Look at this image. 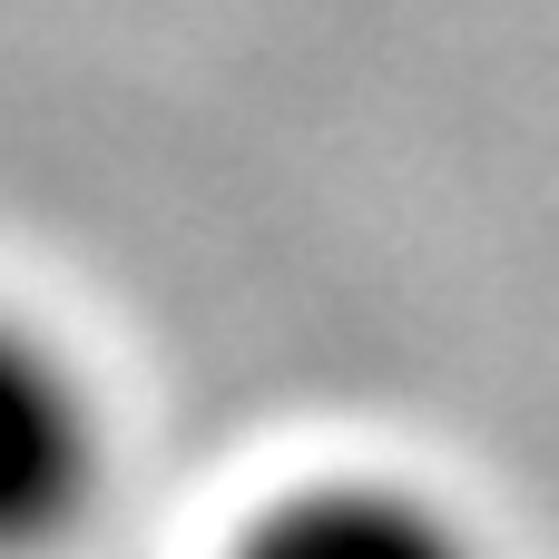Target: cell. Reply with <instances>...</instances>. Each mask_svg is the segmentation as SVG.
Wrapping results in <instances>:
<instances>
[{
  "mask_svg": "<svg viewBox=\"0 0 559 559\" xmlns=\"http://www.w3.org/2000/svg\"><path fill=\"white\" fill-rule=\"evenodd\" d=\"M226 559H491V540H481V521H472L462 501H442L432 481L334 462V472L275 481V491L226 531Z\"/></svg>",
  "mask_w": 559,
  "mask_h": 559,
  "instance_id": "7a4b0ae2",
  "label": "cell"
},
{
  "mask_svg": "<svg viewBox=\"0 0 559 559\" xmlns=\"http://www.w3.org/2000/svg\"><path fill=\"white\" fill-rule=\"evenodd\" d=\"M118 481V423L69 334L0 305V559H59L88 540Z\"/></svg>",
  "mask_w": 559,
  "mask_h": 559,
  "instance_id": "6da1fadb",
  "label": "cell"
}]
</instances>
